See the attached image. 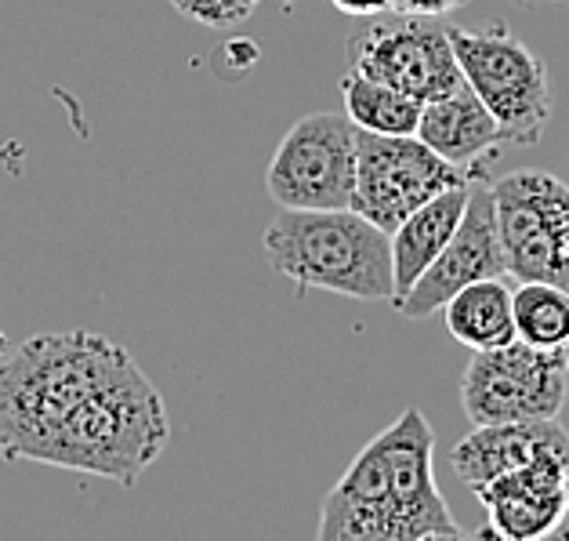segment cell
<instances>
[{
	"label": "cell",
	"mask_w": 569,
	"mask_h": 541,
	"mask_svg": "<svg viewBox=\"0 0 569 541\" xmlns=\"http://www.w3.org/2000/svg\"><path fill=\"white\" fill-rule=\"evenodd\" d=\"M319 541H457L436 483V433L421 407H407L378 433L319 509Z\"/></svg>",
	"instance_id": "obj_1"
},
{
	"label": "cell",
	"mask_w": 569,
	"mask_h": 541,
	"mask_svg": "<svg viewBox=\"0 0 569 541\" xmlns=\"http://www.w3.org/2000/svg\"><path fill=\"white\" fill-rule=\"evenodd\" d=\"M266 262L295 287H319L359 302H392V237L352 207L290 212L269 222Z\"/></svg>",
	"instance_id": "obj_2"
},
{
	"label": "cell",
	"mask_w": 569,
	"mask_h": 541,
	"mask_svg": "<svg viewBox=\"0 0 569 541\" xmlns=\"http://www.w3.org/2000/svg\"><path fill=\"white\" fill-rule=\"evenodd\" d=\"M447 37L461 77L493 114L505 142L537 146L551 120V85L540 55H533V48H526L505 26H490L479 33L450 26Z\"/></svg>",
	"instance_id": "obj_3"
},
{
	"label": "cell",
	"mask_w": 569,
	"mask_h": 541,
	"mask_svg": "<svg viewBox=\"0 0 569 541\" xmlns=\"http://www.w3.org/2000/svg\"><path fill=\"white\" fill-rule=\"evenodd\" d=\"M569 396V350L508 342L471 353L461 378V407L471 425L559 419Z\"/></svg>",
	"instance_id": "obj_4"
},
{
	"label": "cell",
	"mask_w": 569,
	"mask_h": 541,
	"mask_svg": "<svg viewBox=\"0 0 569 541\" xmlns=\"http://www.w3.org/2000/svg\"><path fill=\"white\" fill-rule=\"evenodd\" d=\"M508 273L569 291V186L548 171H511L490 186Z\"/></svg>",
	"instance_id": "obj_5"
},
{
	"label": "cell",
	"mask_w": 569,
	"mask_h": 541,
	"mask_svg": "<svg viewBox=\"0 0 569 541\" xmlns=\"http://www.w3.org/2000/svg\"><path fill=\"white\" fill-rule=\"evenodd\" d=\"M486 168H457L442 160L418 135H373L359 131L356 153V189L352 212L370 218L373 226L392 233L407 215L418 212L439 193L482 178Z\"/></svg>",
	"instance_id": "obj_6"
},
{
	"label": "cell",
	"mask_w": 569,
	"mask_h": 541,
	"mask_svg": "<svg viewBox=\"0 0 569 541\" xmlns=\"http://www.w3.org/2000/svg\"><path fill=\"white\" fill-rule=\"evenodd\" d=\"M359 128L349 114L301 117L272 153L266 186L269 197L290 212H330L352 207Z\"/></svg>",
	"instance_id": "obj_7"
},
{
	"label": "cell",
	"mask_w": 569,
	"mask_h": 541,
	"mask_svg": "<svg viewBox=\"0 0 569 541\" xmlns=\"http://www.w3.org/2000/svg\"><path fill=\"white\" fill-rule=\"evenodd\" d=\"M349 69L410 95L421 106L465 80L447 30L413 16L367 26L363 33L349 37Z\"/></svg>",
	"instance_id": "obj_8"
},
{
	"label": "cell",
	"mask_w": 569,
	"mask_h": 541,
	"mask_svg": "<svg viewBox=\"0 0 569 541\" xmlns=\"http://www.w3.org/2000/svg\"><path fill=\"white\" fill-rule=\"evenodd\" d=\"M505 273H508V262H505L501 233H497L493 193L486 178H476L450 244L442 247L432 266L413 281L407 295L392 298V309L399 316H407V321H428V316L439 313L461 287L486 281V276H505Z\"/></svg>",
	"instance_id": "obj_9"
},
{
	"label": "cell",
	"mask_w": 569,
	"mask_h": 541,
	"mask_svg": "<svg viewBox=\"0 0 569 541\" xmlns=\"http://www.w3.org/2000/svg\"><path fill=\"white\" fill-rule=\"evenodd\" d=\"M476 498L486 509V520H490L476 538H555V527L562 523L569 509V454H537L533 462L508 469V473L476 488Z\"/></svg>",
	"instance_id": "obj_10"
},
{
	"label": "cell",
	"mask_w": 569,
	"mask_h": 541,
	"mask_svg": "<svg viewBox=\"0 0 569 541\" xmlns=\"http://www.w3.org/2000/svg\"><path fill=\"white\" fill-rule=\"evenodd\" d=\"M566 451L569 454V433L559 425V419H530V422H490L476 425L471 433L457 443L450 454V465L457 480L468 491L482 488L493 476L533 462L537 454Z\"/></svg>",
	"instance_id": "obj_11"
},
{
	"label": "cell",
	"mask_w": 569,
	"mask_h": 541,
	"mask_svg": "<svg viewBox=\"0 0 569 541\" xmlns=\"http://www.w3.org/2000/svg\"><path fill=\"white\" fill-rule=\"evenodd\" d=\"M418 138L425 146H432L442 160L468 171L486 168V160L493 157L497 146H505V135L497 128L493 114L468 88V80L421 106Z\"/></svg>",
	"instance_id": "obj_12"
},
{
	"label": "cell",
	"mask_w": 569,
	"mask_h": 541,
	"mask_svg": "<svg viewBox=\"0 0 569 541\" xmlns=\"http://www.w3.org/2000/svg\"><path fill=\"white\" fill-rule=\"evenodd\" d=\"M486 178V175H482ZM476 183V178H471ZM471 183L465 186H453L447 193H439L428 204H421L418 212L407 215L399 226L388 233L392 237V269H396V298L407 295L413 287V281L432 266L439 258L442 247L450 244L457 222L465 215V204H468V193Z\"/></svg>",
	"instance_id": "obj_13"
},
{
	"label": "cell",
	"mask_w": 569,
	"mask_h": 541,
	"mask_svg": "<svg viewBox=\"0 0 569 541\" xmlns=\"http://www.w3.org/2000/svg\"><path fill=\"white\" fill-rule=\"evenodd\" d=\"M447 331L465 350H497V345L516 342V313H511V287L501 276H486L461 287L442 305Z\"/></svg>",
	"instance_id": "obj_14"
},
{
	"label": "cell",
	"mask_w": 569,
	"mask_h": 541,
	"mask_svg": "<svg viewBox=\"0 0 569 541\" xmlns=\"http://www.w3.org/2000/svg\"><path fill=\"white\" fill-rule=\"evenodd\" d=\"M341 99H345V114H349V120L359 131L418 135L421 102L381 85V80H370L363 73H356V69H349V73L341 77Z\"/></svg>",
	"instance_id": "obj_15"
},
{
	"label": "cell",
	"mask_w": 569,
	"mask_h": 541,
	"mask_svg": "<svg viewBox=\"0 0 569 541\" xmlns=\"http://www.w3.org/2000/svg\"><path fill=\"white\" fill-rule=\"evenodd\" d=\"M516 338L537 350H569V291L540 281H519L511 291Z\"/></svg>",
	"instance_id": "obj_16"
},
{
	"label": "cell",
	"mask_w": 569,
	"mask_h": 541,
	"mask_svg": "<svg viewBox=\"0 0 569 541\" xmlns=\"http://www.w3.org/2000/svg\"><path fill=\"white\" fill-rule=\"evenodd\" d=\"M178 8V16H186L211 30H232L254 16L258 0H171Z\"/></svg>",
	"instance_id": "obj_17"
},
{
	"label": "cell",
	"mask_w": 569,
	"mask_h": 541,
	"mask_svg": "<svg viewBox=\"0 0 569 541\" xmlns=\"http://www.w3.org/2000/svg\"><path fill=\"white\" fill-rule=\"evenodd\" d=\"M461 4L465 0H392L399 16H413V19H442Z\"/></svg>",
	"instance_id": "obj_18"
},
{
	"label": "cell",
	"mask_w": 569,
	"mask_h": 541,
	"mask_svg": "<svg viewBox=\"0 0 569 541\" xmlns=\"http://www.w3.org/2000/svg\"><path fill=\"white\" fill-rule=\"evenodd\" d=\"M330 4L349 19H378L385 11H392V0H330Z\"/></svg>",
	"instance_id": "obj_19"
},
{
	"label": "cell",
	"mask_w": 569,
	"mask_h": 541,
	"mask_svg": "<svg viewBox=\"0 0 569 541\" xmlns=\"http://www.w3.org/2000/svg\"><path fill=\"white\" fill-rule=\"evenodd\" d=\"M555 538H562V541H569V509H566V517H562V523L555 527Z\"/></svg>",
	"instance_id": "obj_20"
},
{
	"label": "cell",
	"mask_w": 569,
	"mask_h": 541,
	"mask_svg": "<svg viewBox=\"0 0 569 541\" xmlns=\"http://www.w3.org/2000/svg\"><path fill=\"white\" fill-rule=\"evenodd\" d=\"M283 4H301V0H283Z\"/></svg>",
	"instance_id": "obj_21"
}]
</instances>
